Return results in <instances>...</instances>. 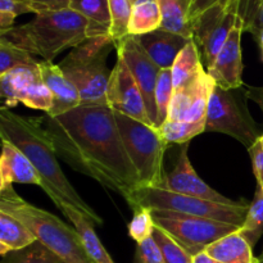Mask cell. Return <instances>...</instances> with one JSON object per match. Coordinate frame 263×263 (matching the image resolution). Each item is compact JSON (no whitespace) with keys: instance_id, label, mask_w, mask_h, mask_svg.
<instances>
[{"instance_id":"cell-1","label":"cell","mask_w":263,"mask_h":263,"mask_svg":"<svg viewBox=\"0 0 263 263\" xmlns=\"http://www.w3.org/2000/svg\"><path fill=\"white\" fill-rule=\"evenodd\" d=\"M41 121L58 158L133 205L141 182L109 105L81 104L58 117L43 116Z\"/></svg>"},{"instance_id":"cell-2","label":"cell","mask_w":263,"mask_h":263,"mask_svg":"<svg viewBox=\"0 0 263 263\" xmlns=\"http://www.w3.org/2000/svg\"><path fill=\"white\" fill-rule=\"evenodd\" d=\"M0 136L17 146L28 159L44 181L43 190L54 204L66 202L79 210L94 226L103 225V218L80 197L59 166L53 140L44 127L41 117L28 118L0 107Z\"/></svg>"},{"instance_id":"cell-3","label":"cell","mask_w":263,"mask_h":263,"mask_svg":"<svg viewBox=\"0 0 263 263\" xmlns=\"http://www.w3.org/2000/svg\"><path fill=\"white\" fill-rule=\"evenodd\" d=\"M10 43L25 49L43 61L53 62L62 51L89 39V22L72 9L36 14L31 22L2 31Z\"/></svg>"},{"instance_id":"cell-4","label":"cell","mask_w":263,"mask_h":263,"mask_svg":"<svg viewBox=\"0 0 263 263\" xmlns=\"http://www.w3.org/2000/svg\"><path fill=\"white\" fill-rule=\"evenodd\" d=\"M0 211L25 223L40 243L66 263H92L73 226L67 225L48 211L28 203L17 194L13 185L0 189Z\"/></svg>"},{"instance_id":"cell-5","label":"cell","mask_w":263,"mask_h":263,"mask_svg":"<svg viewBox=\"0 0 263 263\" xmlns=\"http://www.w3.org/2000/svg\"><path fill=\"white\" fill-rule=\"evenodd\" d=\"M116 43L110 35L89 37L74 46L58 66L74 85L82 105L108 104L107 91L110 73L107 59Z\"/></svg>"},{"instance_id":"cell-6","label":"cell","mask_w":263,"mask_h":263,"mask_svg":"<svg viewBox=\"0 0 263 263\" xmlns=\"http://www.w3.org/2000/svg\"><path fill=\"white\" fill-rule=\"evenodd\" d=\"M126 152L140 179L141 187L163 184V161L168 144L157 127L115 112Z\"/></svg>"},{"instance_id":"cell-7","label":"cell","mask_w":263,"mask_h":263,"mask_svg":"<svg viewBox=\"0 0 263 263\" xmlns=\"http://www.w3.org/2000/svg\"><path fill=\"white\" fill-rule=\"evenodd\" d=\"M139 207L151 208L152 211H170L182 215L210 218L240 228L246 221L249 203L244 202L238 205L222 204V203L170 192L163 187H140L134 195L131 210L135 211Z\"/></svg>"},{"instance_id":"cell-8","label":"cell","mask_w":263,"mask_h":263,"mask_svg":"<svg viewBox=\"0 0 263 263\" xmlns=\"http://www.w3.org/2000/svg\"><path fill=\"white\" fill-rule=\"evenodd\" d=\"M246 91L222 89L216 85L208 103L205 131L236 139L247 149L253 146L262 133L248 110Z\"/></svg>"},{"instance_id":"cell-9","label":"cell","mask_w":263,"mask_h":263,"mask_svg":"<svg viewBox=\"0 0 263 263\" xmlns=\"http://www.w3.org/2000/svg\"><path fill=\"white\" fill-rule=\"evenodd\" d=\"M153 218L156 225L171 234L192 256L239 229L231 223L170 211H153Z\"/></svg>"},{"instance_id":"cell-10","label":"cell","mask_w":263,"mask_h":263,"mask_svg":"<svg viewBox=\"0 0 263 263\" xmlns=\"http://www.w3.org/2000/svg\"><path fill=\"white\" fill-rule=\"evenodd\" d=\"M239 20L240 0H222L193 20V40L204 55L207 68L215 62Z\"/></svg>"},{"instance_id":"cell-11","label":"cell","mask_w":263,"mask_h":263,"mask_svg":"<svg viewBox=\"0 0 263 263\" xmlns=\"http://www.w3.org/2000/svg\"><path fill=\"white\" fill-rule=\"evenodd\" d=\"M0 95L2 104L9 108L22 103L45 115L53 108V97L43 81L39 66L18 67L0 74Z\"/></svg>"},{"instance_id":"cell-12","label":"cell","mask_w":263,"mask_h":263,"mask_svg":"<svg viewBox=\"0 0 263 263\" xmlns=\"http://www.w3.org/2000/svg\"><path fill=\"white\" fill-rule=\"evenodd\" d=\"M116 50H117V55L125 61L136 84L140 87L149 120L152 125L156 127L157 108L154 95H156V86L162 69L149 58L148 54L139 45L135 36L128 35L117 41Z\"/></svg>"},{"instance_id":"cell-13","label":"cell","mask_w":263,"mask_h":263,"mask_svg":"<svg viewBox=\"0 0 263 263\" xmlns=\"http://www.w3.org/2000/svg\"><path fill=\"white\" fill-rule=\"evenodd\" d=\"M107 103L115 112L153 126L149 120L140 87L125 61L118 55L108 84Z\"/></svg>"},{"instance_id":"cell-14","label":"cell","mask_w":263,"mask_h":263,"mask_svg":"<svg viewBox=\"0 0 263 263\" xmlns=\"http://www.w3.org/2000/svg\"><path fill=\"white\" fill-rule=\"evenodd\" d=\"M215 86V81L204 69L192 82L175 90L167 121H205L208 103Z\"/></svg>"},{"instance_id":"cell-15","label":"cell","mask_w":263,"mask_h":263,"mask_svg":"<svg viewBox=\"0 0 263 263\" xmlns=\"http://www.w3.org/2000/svg\"><path fill=\"white\" fill-rule=\"evenodd\" d=\"M187 148H189V143L181 145L179 157H177L176 166L174 167L171 172L164 175L163 184L158 187H163V189L179 193V194L211 200V202L222 203V204L238 205L244 203L226 198L225 195H222L217 190H215L210 185L205 184L200 179L199 175L197 174L194 167H193L189 156H187Z\"/></svg>"},{"instance_id":"cell-16","label":"cell","mask_w":263,"mask_h":263,"mask_svg":"<svg viewBox=\"0 0 263 263\" xmlns=\"http://www.w3.org/2000/svg\"><path fill=\"white\" fill-rule=\"evenodd\" d=\"M244 32L243 20L231 31L225 45L216 57L215 62L207 68L208 74L217 86L222 89H240L243 82V58H241V35Z\"/></svg>"},{"instance_id":"cell-17","label":"cell","mask_w":263,"mask_h":263,"mask_svg":"<svg viewBox=\"0 0 263 263\" xmlns=\"http://www.w3.org/2000/svg\"><path fill=\"white\" fill-rule=\"evenodd\" d=\"M41 77L53 97V108L50 117H58L81 105V98L74 85L64 76L61 67L53 62L40 61L39 63Z\"/></svg>"},{"instance_id":"cell-18","label":"cell","mask_w":263,"mask_h":263,"mask_svg":"<svg viewBox=\"0 0 263 263\" xmlns=\"http://www.w3.org/2000/svg\"><path fill=\"white\" fill-rule=\"evenodd\" d=\"M13 184L36 185L43 189L44 181L30 159L13 144L2 141L0 189Z\"/></svg>"},{"instance_id":"cell-19","label":"cell","mask_w":263,"mask_h":263,"mask_svg":"<svg viewBox=\"0 0 263 263\" xmlns=\"http://www.w3.org/2000/svg\"><path fill=\"white\" fill-rule=\"evenodd\" d=\"M135 39L149 58L161 69H171L180 51L190 41V39L162 28L145 35L135 36Z\"/></svg>"},{"instance_id":"cell-20","label":"cell","mask_w":263,"mask_h":263,"mask_svg":"<svg viewBox=\"0 0 263 263\" xmlns=\"http://www.w3.org/2000/svg\"><path fill=\"white\" fill-rule=\"evenodd\" d=\"M55 205L77 230L90 261L92 263H115L95 233L94 225L85 217L84 213L66 202H59Z\"/></svg>"},{"instance_id":"cell-21","label":"cell","mask_w":263,"mask_h":263,"mask_svg":"<svg viewBox=\"0 0 263 263\" xmlns=\"http://www.w3.org/2000/svg\"><path fill=\"white\" fill-rule=\"evenodd\" d=\"M204 252L222 263H261V258L254 256L253 247L239 233V229L208 246Z\"/></svg>"},{"instance_id":"cell-22","label":"cell","mask_w":263,"mask_h":263,"mask_svg":"<svg viewBox=\"0 0 263 263\" xmlns=\"http://www.w3.org/2000/svg\"><path fill=\"white\" fill-rule=\"evenodd\" d=\"M37 238L32 231L13 216L0 211V254L5 257L10 252L21 251L32 246Z\"/></svg>"},{"instance_id":"cell-23","label":"cell","mask_w":263,"mask_h":263,"mask_svg":"<svg viewBox=\"0 0 263 263\" xmlns=\"http://www.w3.org/2000/svg\"><path fill=\"white\" fill-rule=\"evenodd\" d=\"M162 13V30L177 33L193 40L190 21L192 0H158Z\"/></svg>"},{"instance_id":"cell-24","label":"cell","mask_w":263,"mask_h":263,"mask_svg":"<svg viewBox=\"0 0 263 263\" xmlns=\"http://www.w3.org/2000/svg\"><path fill=\"white\" fill-rule=\"evenodd\" d=\"M69 9L84 15L89 22V37L110 35V12L108 0H71Z\"/></svg>"},{"instance_id":"cell-25","label":"cell","mask_w":263,"mask_h":263,"mask_svg":"<svg viewBox=\"0 0 263 263\" xmlns=\"http://www.w3.org/2000/svg\"><path fill=\"white\" fill-rule=\"evenodd\" d=\"M162 27L158 0H134L128 22V35L141 36Z\"/></svg>"},{"instance_id":"cell-26","label":"cell","mask_w":263,"mask_h":263,"mask_svg":"<svg viewBox=\"0 0 263 263\" xmlns=\"http://www.w3.org/2000/svg\"><path fill=\"white\" fill-rule=\"evenodd\" d=\"M202 71H204V67L200 61L199 48L194 40H190L180 51L171 68L175 90L192 82Z\"/></svg>"},{"instance_id":"cell-27","label":"cell","mask_w":263,"mask_h":263,"mask_svg":"<svg viewBox=\"0 0 263 263\" xmlns=\"http://www.w3.org/2000/svg\"><path fill=\"white\" fill-rule=\"evenodd\" d=\"M158 130L168 145H174V144L184 145L195 136L205 133V121H200V122L166 121L161 127H158Z\"/></svg>"},{"instance_id":"cell-28","label":"cell","mask_w":263,"mask_h":263,"mask_svg":"<svg viewBox=\"0 0 263 263\" xmlns=\"http://www.w3.org/2000/svg\"><path fill=\"white\" fill-rule=\"evenodd\" d=\"M239 233L253 247L263 234V192L257 186L253 200L249 203L246 221L239 228Z\"/></svg>"},{"instance_id":"cell-29","label":"cell","mask_w":263,"mask_h":263,"mask_svg":"<svg viewBox=\"0 0 263 263\" xmlns=\"http://www.w3.org/2000/svg\"><path fill=\"white\" fill-rule=\"evenodd\" d=\"M39 63L40 61H36L32 54L0 36V74L18 67H36Z\"/></svg>"},{"instance_id":"cell-30","label":"cell","mask_w":263,"mask_h":263,"mask_svg":"<svg viewBox=\"0 0 263 263\" xmlns=\"http://www.w3.org/2000/svg\"><path fill=\"white\" fill-rule=\"evenodd\" d=\"M152 238L157 243L158 248L161 249L166 263H193V256L171 235L159 228L158 225L154 226V231Z\"/></svg>"},{"instance_id":"cell-31","label":"cell","mask_w":263,"mask_h":263,"mask_svg":"<svg viewBox=\"0 0 263 263\" xmlns=\"http://www.w3.org/2000/svg\"><path fill=\"white\" fill-rule=\"evenodd\" d=\"M2 263H66L53 251L40 241H35L32 246L21 251L10 252L3 257Z\"/></svg>"},{"instance_id":"cell-32","label":"cell","mask_w":263,"mask_h":263,"mask_svg":"<svg viewBox=\"0 0 263 263\" xmlns=\"http://www.w3.org/2000/svg\"><path fill=\"white\" fill-rule=\"evenodd\" d=\"M174 92L175 87L171 69H162L156 86V95H154L157 108V128L161 127L168 120V110Z\"/></svg>"},{"instance_id":"cell-33","label":"cell","mask_w":263,"mask_h":263,"mask_svg":"<svg viewBox=\"0 0 263 263\" xmlns=\"http://www.w3.org/2000/svg\"><path fill=\"white\" fill-rule=\"evenodd\" d=\"M110 12V36L115 43L128 36V22L134 0H108Z\"/></svg>"},{"instance_id":"cell-34","label":"cell","mask_w":263,"mask_h":263,"mask_svg":"<svg viewBox=\"0 0 263 263\" xmlns=\"http://www.w3.org/2000/svg\"><path fill=\"white\" fill-rule=\"evenodd\" d=\"M153 211L146 207H139L134 211L133 220L128 223V235L136 243H143L152 238L154 231Z\"/></svg>"},{"instance_id":"cell-35","label":"cell","mask_w":263,"mask_h":263,"mask_svg":"<svg viewBox=\"0 0 263 263\" xmlns=\"http://www.w3.org/2000/svg\"><path fill=\"white\" fill-rule=\"evenodd\" d=\"M26 13H33L26 0H0V32L12 28L15 18Z\"/></svg>"},{"instance_id":"cell-36","label":"cell","mask_w":263,"mask_h":263,"mask_svg":"<svg viewBox=\"0 0 263 263\" xmlns=\"http://www.w3.org/2000/svg\"><path fill=\"white\" fill-rule=\"evenodd\" d=\"M134 263H166L161 249L158 248L153 238L139 243L136 247Z\"/></svg>"},{"instance_id":"cell-37","label":"cell","mask_w":263,"mask_h":263,"mask_svg":"<svg viewBox=\"0 0 263 263\" xmlns=\"http://www.w3.org/2000/svg\"><path fill=\"white\" fill-rule=\"evenodd\" d=\"M32 9L33 14L68 9L71 0H26Z\"/></svg>"},{"instance_id":"cell-38","label":"cell","mask_w":263,"mask_h":263,"mask_svg":"<svg viewBox=\"0 0 263 263\" xmlns=\"http://www.w3.org/2000/svg\"><path fill=\"white\" fill-rule=\"evenodd\" d=\"M244 32H249L253 36L263 31V0L253 9V12L243 20Z\"/></svg>"},{"instance_id":"cell-39","label":"cell","mask_w":263,"mask_h":263,"mask_svg":"<svg viewBox=\"0 0 263 263\" xmlns=\"http://www.w3.org/2000/svg\"><path fill=\"white\" fill-rule=\"evenodd\" d=\"M248 152L252 159V166H253L254 176H256L257 180V186L261 187L263 192V153L256 145L251 146Z\"/></svg>"},{"instance_id":"cell-40","label":"cell","mask_w":263,"mask_h":263,"mask_svg":"<svg viewBox=\"0 0 263 263\" xmlns=\"http://www.w3.org/2000/svg\"><path fill=\"white\" fill-rule=\"evenodd\" d=\"M220 2H222V0H192V5H190V21L193 22L194 18H197L198 15L202 14L208 8L213 7V5Z\"/></svg>"},{"instance_id":"cell-41","label":"cell","mask_w":263,"mask_h":263,"mask_svg":"<svg viewBox=\"0 0 263 263\" xmlns=\"http://www.w3.org/2000/svg\"><path fill=\"white\" fill-rule=\"evenodd\" d=\"M244 91L247 99H251L252 102L256 103L263 113V86H246Z\"/></svg>"},{"instance_id":"cell-42","label":"cell","mask_w":263,"mask_h":263,"mask_svg":"<svg viewBox=\"0 0 263 263\" xmlns=\"http://www.w3.org/2000/svg\"><path fill=\"white\" fill-rule=\"evenodd\" d=\"M262 0H240V17L241 20H244L246 17H248L252 12H253L254 8L261 3Z\"/></svg>"},{"instance_id":"cell-43","label":"cell","mask_w":263,"mask_h":263,"mask_svg":"<svg viewBox=\"0 0 263 263\" xmlns=\"http://www.w3.org/2000/svg\"><path fill=\"white\" fill-rule=\"evenodd\" d=\"M193 263H222V262L215 259L213 257H211L210 254L205 253V252H200V253L193 256Z\"/></svg>"},{"instance_id":"cell-44","label":"cell","mask_w":263,"mask_h":263,"mask_svg":"<svg viewBox=\"0 0 263 263\" xmlns=\"http://www.w3.org/2000/svg\"><path fill=\"white\" fill-rule=\"evenodd\" d=\"M253 37L256 39L257 44H258L259 50H261V59H262V62H263V31H261V32H259V33H257V35L253 36Z\"/></svg>"},{"instance_id":"cell-45","label":"cell","mask_w":263,"mask_h":263,"mask_svg":"<svg viewBox=\"0 0 263 263\" xmlns=\"http://www.w3.org/2000/svg\"><path fill=\"white\" fill-rule=\"evenodd\" d=\"M254 145H256L257 148H258L259 151H261L263 153V133H262V135L258 138V140L256 141V144H254Z\"/></svg>"},{"instance_id":"cell-46","label":"cell","mask_w":263,"mask_h":263,"mask_svg":"<svg viewBox=\"0 0 263 263\" xmlns=\"http://www.w3.org/2000/svg\"><path fill=\"white\" fill-rule=\"evenodd\" d=\"M261 261H263V254H262V257H261Z\"/></svg>"},{"instance_id":"cell-47","label":"cell","mask_w":263,"mask_h":263,"mask_svg":"<svg viewBox=\"0 0 263 263\" xmlns=\"http://www.w3.org/2000/svg\"><path fill=\"white\" fill-rule=\"evenodd\" d=\"M261 263H263V261H261Z\"/></svg>"}]
</instances>
